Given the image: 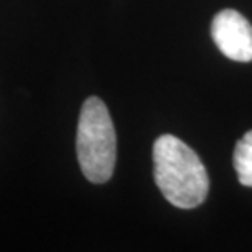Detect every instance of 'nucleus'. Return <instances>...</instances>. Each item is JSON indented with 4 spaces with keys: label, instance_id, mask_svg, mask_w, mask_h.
Wrapping results in <instances>:
<instances>
[{
    "label": "nucleus",
    "instance_id": "1",
    "mask_svg": "<svg viewBox=\"0 0 252 252\" xmlns=\"http://www.w3.org/2000/svg\"><path fill=\"white\" fill-rule=\"evenodd\" d=\"M154 180L170 205L182 210L200 206L210 190V179L196 153L172 134H162L153 146Z\"/></svg>",
    "mask_w": 252,
    "mask_h": 252
},
{
    "label": "nucleus",
    "instance_id": "2",
    "mask_svg": "<svg viewBox=\"0 0 252 252\" xmlns=\"http://www.w3.org/2000/svg\"><path fill=\"white\" fill-rule=\"evenodd\" d=\"M75 146L85 179L92 184L108 182L117 162V133L107 105L98 97H89L82 105Z\"/></svg>",
    "mask_w": 252,
    "mask_h": 252
},
{
    "label": "nucleus",
    "instance_id": "3",
    "mask_svg": "<svg viewBox=\"0 0 252 252\" xmlns=\"http://www.w3.org/2000/svg\"><path fill=\"white\" fill-rule=\"evenodd\" d=\"M211 36L226 58L236 63L252 61V25L233 8H226L213 18Z\"/></svg>",
    "mask_w": 252,
    "mask_h": 252
},
{
    "label": "nucleus",
    "instance_id": "4",
    "mask_svg": "<svg viewBox=\"0 0 252 252\" xmlns=\"http://www.w3.org/2000/svg\"><path fill=\"white\" fill-rule=\"evenodd\" d=\"M233 160L239 182L246 187H252V129L238 141Z\"/></svg>",
    "mask_w": 252,
    "mask_h": 252
}]
</instances>
